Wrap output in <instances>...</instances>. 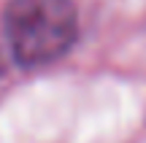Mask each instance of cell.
Segmentation results:
<instances>
[{"label":"cell","instance_id":"1","mask_svg":"<svg viewBox=\"0 0 146 143\" xmlns=\"http://www.w3.org/2000/svg\"><path fill=\"white\" fill-rule=\"evenodd\" d=\"M3 30L11 54L22 68L49 65L76 43V5L70 0H11Z\"/></svg>","mask_w":146,"mask_h":143},{"label":"cell","instance_id":"2","mask_svg":"<svg viewBox=\"0 0 146 143\" xmlns=\"http://www.w3.org/2000/svg\"><path fill=\"white\" fill-rule=\"evenodd\" d=\"M5 46H8V41L3 43V32H0V76L5 73V68H8V57H5Z\"/></svg>","mask_w":146,"mask_h":143}]
</instances>
